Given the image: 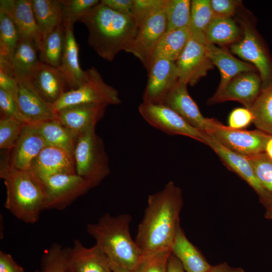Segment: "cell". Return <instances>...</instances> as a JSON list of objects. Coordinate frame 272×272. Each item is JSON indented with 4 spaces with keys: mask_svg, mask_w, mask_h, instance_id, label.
<instances>
[{
    "mask_svg": "<svg viewBox=\"0 0 272 272\" xmlns=\"http://www.w3.org/2000/svg\"><path fill=\"white\" fill-rule=\"evenodd\" d=\"M73 155L76 173L92 188L98 185L110 172L103 141L96 133L95 128L77 137Z\"/></svg>",
    "mask_w": 272,
    "mask_h": 272,
    "instance_id": "cell-5",
    "label": "cell"
},
{
    "mask_svg": "<svg viewBox=\"0 0 272 272\" xmlns=\"http://www.w3.org/2000/svg\"><path fill=\"white\" fill-rule=\"evenodd\" d=\"M167 0H134V17L138 25L164 9Z\"/></svg>",
    "mask_w": 272,
    "mask_h": 272,
    "instance_id": "cell-42",
    "label": "cell"
},
{
    "mask_svg": "<svg viewBox=\"0 0 272 272\" xmlns=\"http://www.w3.org/2000/svg\"><path fill=\"white\" fill-rule=\"evenodd\" d=\"M2 157L0 177L6 188V209L24 222L35 223L43 211L46 198L42 180L31 169L11 167L8 155Z\"/></svg>",
    "mask_w": 272,
    "mask_h": 272,
    "instance_id": "cell-3",
    "label": "cell"
},
{
    "mask_svg": "<svg viewBox=\"0 0 272 272\" xmlns=\"http://www.w3.org/2000/svg\"><path fill=\"white\" fill-rule=\"evenodd\" d=\"M0 89L11 95L17 103L18 82L11 70L2 66H0Z\"/></svg>",
    "mask_w": 272,
    "mask_h": 272,
    "instance_id": "cell-46",
    "label": "cell"
},
{
    "mask_svg": "<svg viewBox=\"0 0 272 272\" xmlns=\"http://www.w3.org/2000/svg\"><path fill=\"white\" fill-rule=\"evenodd\" d=\"M191 1L167 0L164 9L167 30L189 27L190 25Z\"/></svg>",
    "mask_w": 272,
    "mask_h": 272,
    "instance_id": "cell-35",
    "label": "cell"
},
{
    "mask_svg": "<svg viewBox=\"0 0 272 272\" xmlns=\"http://www.w3.org/2000/svg\"><path fill=\"white\" fill-rule=\"evenodd\" d=\"M27 82L44 100L52 104L66 91L65 83L58 69L41 61Z\"/></svg>",
    "mask_w": 272,
    "mask_h": 272,
    "instance_id": "cell-24",
    "label": "cell"
},
{
    "mask_svg": "<svg viewBox=\"0 0 272 272\" xmlns=\"http://www.w3.org/2000/svg\"><path fill=\"white\" fill-rule=\"evenodd\" d=\"M37 272H74L69 263L67 249L54 243L44 252L41 266Z\"/></svg>",
    "mask_w": 272,
    "mask_h": 272,
    "instance_id": "cell-36",
    "label": "cell"
},
{
    "mask_svg": "<svg viewBox=\"0 0 272 272\" xmlns=\"http://www.w3.org/2000/svg\"><path fill=\"white\" fill-rule=\"evenodd\" d=\"M205 133L226 149L249 156L265 152L271 137L258 129H236L223 124L214 118H208Z\"/></svg>",
    "mask_w": 272,
    "mask_h": 272,
    "instance_id": "cell-8",
    "label": "cell"
},
{
    "mask_svg": "<svg viewBox=\"0 0 272 272\" xmlns=\"http://www.w3.org/2000/svg\"><path fill=\"white\" fill-rule=\"evenodd\" d=\"M18 82L17 104L28 123L57 119L52 104L44 100L29 82Z\"/></svg>",
    "mask_w": 272,
    "mask_h": 272,
    "instance_id": "cell-20",
    "label": "cell"
},
{
    "mask_svg": "<svg viewBox=\"0 0 272 272\" xmlns=\"http://www.w3.org/2000/svg\"><path fill=\"white\" fill-rule=\"evenodd\" d=\"M265 153L272 160V136L268 139L266 144Z\"/></svg>",
    "mask_w": 272,
    "mask_h": 272,
    "instance_id": "cell-52",
    "label": "cell"
},
{
    "mask_svg": "<svg viewBox=\"0 0 272 272\" xmlns=\"http://www.w3.org/2000/svg\"><path fill=\"white\" fill-rule=\"evenodd\" d=\"M0 12L14 22L21 38L34 44L39 52L41 51L44 38L33 14L31 0H1Z\"/></svg>",
    "mask_w": 272,
    "mask_h": 272,
    "instance_id": "cell-16",
    "label": "cell"
},
{
    "mask_svg": "<svg viewBox=\"0 0 272 272\" xmlns=\"http://www.w3.org/2000/svg\"><path fill=\"white\" fill-rule=\"evenodd\" d=\"M242 36L230 45L233 53L250 62L257 70L262 87L272 82V57L261 36L253 25L245 17L239 19Z\"/></svg>",
    "mask_w": 272,
    "mask_h": 272,
    "instance_id": "cell-7",
    "label": "cell"
},
{
    "mask_svg": "<svg viewBox=\"0 0 272 272\" xmlns=\"http://www.w3.org/2000/svg\"><path fill=\"white\" fill-rule=\"evenodd\" d=\"M253 115L250 109L245 107L233 110L228 117V126L236 129H243L253 122Z\"/></svg>",
    "mask_w": 272,
    "mask_h": 272,
    "instance_id": "cell-44",
    "label": "cell"
},
{
    "mask_svg": "<svg viewBox=\"0 0 272 272\" xmlns=\"http://www.w3.org/2000/svg\"><path fill=\"white\" fill-rule=\"evenodd\" d=\"M205 35L208 44L232 45L240 39L242 30L231 18L215 17Z\"/></svg>",
    "mask_w": 272,
    "mask_h": 272,
    "instance_id": "cell-30",
    "label": "cell"
},
{
    "mask_svg": "<svg viewBox=\"0 0 272 272\" xmlns=\"http://www.w3.org/2000/svg\"><path fill=\"white\" fill-rule=\"evenodd\" d=\"M167 272H186L180 261L171 252L168 260Z\"/></svg>",
    "mask_w": 272,
    "mask_h": 272,
    "instance_id": "cell-50",
    "label": "cell"
},
{
    "mask_svg": "<svg viewBox=\"0 0 272 272\" xmlns=\"http://www.w3.org/2000/svg\"><path fill=\"white\" fill-rule=\"evenodd\" d=\"M121 102L116 89L107 84L97 70L92 66L85 71V81L78 88L64 92L52 104L55 112L73 105L93 104L108 106Z\"/></svg>",
    "mask_w": 272,
    "mask_h": 272,
    "instance_id": "cell-6",
    "label": "cell"
},
{
    "mask_svg": "<svg viewBox=\"0 0 272 272\" xmlns=\"http://www.w3.org/2000/svg\"><path fill=\"white\" fill-rule=\"evenodd\" d=\"M66 249L74 272H112L108 258L96 244L86 247L75 240L73 246Z\"/></svg>",
    "mask_w": 272,
    "mask_h": 272,
    "instance_id": "cell-23",
    "label": "cell"
},
{
    "mask_svg": "<svg viewBox=\"0 0 272 272\" xmlns=\"http://www.w3.org/2000/svg\"><path fill=\"white\" fill-rule=\"evenodd\" d=\"M211 7L215 17H229L233 16L241 5V1L237 0H210Z\"/></svg>",
    "mask_w": 272,
    "mask_h": 272,
    "instance_id": "cell-45",
    "label": "cell"
},
{
    "mask_svg": "<svg viewBox=\"0 0 272 272\" xmlns=\"http://www.w3.org/2000/svg\"><path fill=\"white\" fill-rule=\"evenodd\" d=\"M170 251L142 256L134 272H167V263Z\"/></svg>",
    "mask_w": 272,
    "mask_h": 272,
    "instance_id": "cell-41",
    "label": "cell"
},
{
    "mask_svg": "<svg viewBox=\"0 0 272 272\" xmlns=\"http://www.w3.org/2000/svg\"><path fill=\"white\" fill-rule=\"evenodd\" d=\"M131 221L127 214L112 216L106 213L97 222L88 224L86 230L110 262L133 270L142 254L130 235Z\"/></svg>",
    "mask_w": 272,
    "mask_h": 272,
    "instance_id": "cell-4",
    "label": "cell"
},
{
    "mask_svg": "<svg viewBox=\"0 0 272 272\" xmlns=\"http://www.w3.org/2000/svg\"><path fill=\"white\" fill-rule=\"evenodd\" d=\"M249 109L257 129L272 136V82L262 87Z\"/></svg>",
    "mask_w": 272,
    "mask_h": 272,
    "instance_id": "cell-32",
    "label": "cell"
},
{
    "mask_svg": "<svg viewBox=\"0 0 272 272\" xmlns=\"http://www.w3.org/2000/svg\"><path fill=\"white\" fill-rule=\"evenodd\" d=\"M64 29V47L58 67L68 90L80 87L85 81V71L80 66L79 45L74 34V25L62 24ZM67 90V91H68Z\"/></svg>",
    "mask_w": 272,
    "mask_h": 272,
    "instance_id": "cell-22",
    "label": "cell"
},
{
    "mask_svg": "<svg viewBox=\"0 0 272 272\" xmlns=\"http://www.w3.org/2000/svg\"><path fill=\"white\" fill-rule=\"evenodd\" d=\"M166 30L164 11L148 18L138 25L134 38L126 52L137 57L148 71L156 46Z\"/></svg>",
    "mask_w": 272,
    "mask_h": 272,
    "instance_id": "cell-12",
    "label": "cell"
},
{
    "mask_svg": "<svg viewBox=\"0 0 272 272\" xmlns=\"http://www.w3.org/2000/svg\"><path fill=\"white\" fill-rule=\"evenodd\" d=\"M262 88V81L257 72L241 73L221 90H217L208 99L209 105L235 101L250 109Z\"/></svg>",
    "mask_w": 272,
    "mask_h": 272,
    "instance_id": "cell-14",
    "label": "cell"
},
{
    "mask_svg": "<svg viewBox=\"0 0 272 272\" xmlns=\"http://www.w3.org/2000/svg\"><path fill=\"white\" fill-rule=\"evenodd\" d=\"M32 43L20 37L11 60V71L18 82H27L41 61Z\"/></svg>",
    "mask_w": 272,
    "mask_h": 272,
    "instance_id": "cell-27",
    "label": "cell"
},
{
    "mask_svg": "<svg viewBox=\"0 0 272 272\" xmlns=\"http://www.w3.org/2000/svg\"><path fill=\"white\" fill-rule=\"evenodd\" d=\"M190 29V38L175 63L179 81L193 86L213 68L214 65L208 55V43L205 33Z\"/></svg>",
    "mask_w": 272,
    "mask_h": 272,
    "instance_id": "cell-9",
    "label": "cell"
},
{
    "mask_svg": "<svg viewBox=\"0 0 272 272\" xmlns=\"http://www.w3.org/2000/svg\"><path fill=\"white\" fill-rule=\"evenodd\" d=\"M0 272H25L12 255L3 251L0 252Z\"/></svg>",
    "mask_w": 272,
    "mask_h": 272,
    "instance_id": "cell-48",
    "label": "cell"
},
{
    "mask_svg": "<svg viewBox=\"0 0 272 272\" xmlns=\"http://www.w3.org/2000/svg\"><path fill=\"white\" fill-rule=\"evenodd\" d=\"M264 217L266 219L272 221V206L265 209Z\"/></svg>",
    "mask_w": 272,
    "mask_h": 272,
    "instance_id": "cell-53",
    "label": "cell"
},
{
    "mask_svg": "<svg viewBox=\"0 0 272 272\" xmlns=\"http://www.w3.org/2000/svg\"><path fill=\"white\" fill-rule=\"evenodd\" d=\"M34 124L47 146L58 147L73 154L77 138L58 119Z\"/></svg>",
    "mask_w": 272,
    "mask_h": 272,
    "instance_id": "cell-31",
    "label": "cell"
},
{
    "mask_svg": "<svg viewBox=\"0 0 272 272\" xmlns=\"http://www.w3.org/2000/svg\"><path fill=\"white\" fill-rule=\"evenodd\" d=\"M27 123L11 117L0 119V149L11 151Z\"/></svg>",
    "mask_w": 272,
    "mask_h": 272,
    "instance_id": "cell-39",
    "label": "cell"
},
{
    "mask_svg": "<svg viewBox=\"0 0 272 272\" xmlns=\"http://www.w3.org/2000/svg\"><path fill=\"white\" fill-rule=\"evenodd\" d=\"M88 32V43L102 58L112 61L125 51L136 34L138 23L132 16L119 13L100 2L78 21Z\"/></svg>",
    "mask_w": 272,
    "mask_h": 272,
    "instance_id": "cell-2",
    "label": "cell"
},
{
    "mask_svg": "<svg viewBox=\"0 0 272 272\" xmlns=\"http://www.w3.org/2000/svg\"><path fill=\"white\" fill-rule=\"evenodd\" d=\"M62 5V24H71L100 3L99 0H60Z\"/></svg>",
    "mask_w": 272,
    "mask_h": 272,
    "instance_id": "cell-38",
    "label": "cell"
},
{
    "mask_svg": "<svg viewBox=\"0 0 272 272\" xmlns=\"http://www.w3.org/2000/svg\"><path fill=\"white\" fill-rule=\"evenodd\" d=\"M110 263L112 272H134L133 270L120 266L110 261Z\"/></svg>",
    "mask_w": 272,
    "mask_h": 272,
    "instance_id": "cell-51",
    "label": "cell"
},
{
    "mask_svg": "<svg viewBox=\"0 0 272 272\" xmlns=\"http://www.w3.org/2000/svg\"><path fill=\"white\" fill-rule=\"evenodd\" d=\"M187 85L178 81L167 95L163 104L176 112L190 125L206 133L208 118L202 115L190 97Z\"/></svg>",
    "mask_w": 272,
    "mask_h": 272,
    "instance_id": "cell-21",
    "label": "cell"
},
{
    "mask_svg": "<svg viewBox=\"0 0 272 272\" xmlns=\"http://www.w3.org/2000/svg\"><path fill=\"white\" fill-rule=\"evenodd\" d=\"M41 179L46 192L43 211L63 210L92 188L77 173L56 174Z\"/></svg>",
    "mask_w": 272,
    "mask_h": 272,
    "instance_id": "cell-11",
    "label": "cell"
},
{
    "mask_svg": "<svg viewBox=\"0 0 272 272\" xmlns=\"http://www.w3.org/2000/svg\"><path fill=\"white\" fill-rule=\"evenodd\" d=\"M245 157L263 186L272 194V160L265 152Z\"/></svg>",
    "mask_w": 272,
    "mask_h": 272,
    "instance_id": "cell-40",
    "label": "cell"
},
{
    "mask_svg": "<svg viewBox=\"0 0 272 272\" xmlns=\"http://www.w3.org/2000/svg\"><path fill=\"white\" fill-rule=\"evenodd\" d=\"M46 146L36 124H26L10 151L11 167L18 170L30 169L34 159Z\"/></svg>",
    "mask_w": 272,
    "mask_h": 272,
    "instance_id": "cell-17",
    "label": "cell"
},
{
    "mask_svg": "<svg viewBox=\"0 0 272 272\" xmlns=\"http://www.w3.org/2000/svg\"><path fill=\"white\" fill-rule=\"evenodd\" d=\"M207 145L218 155L230 170L238 175L254 190L265 209L272 206V194L260 183L245 156L226 149L209 135Z\"/></svg>",
    "mask_w": 272,
    "mask_h": 272,
    "instance_id": "cell-13",
    "label": "cell"
},
{
    "mask_svg": "<svg viewBox=\"0 0 272 272\" xmlns=\"http://www.w3.org/2000/svg\"><path fill=\"white\" fill-rule=\"evenodd\" d=\"M170 252L180 261L186 272H206L212 266L187 238L180 223L177 226Z\"/></svg>",
    "mask_w": 272,
    "mask_h": 272,
    "instance_id": "cell-25",
    "label": "cell"
},
{
    "mask_svg": "<svg viewBox=\"0 0 272 272\" xmlns=\"http://www.w3.org/2000/svg\"><path fill=\"white\" fill-rule=\"evenodd\" d=\"M207 53L214 65L219 69L221 81L217 90L223 89L228 83L238 75L249 72H257L251 64L241 60L225 49L208 43Z\"/></svg>",
    "mask_w": 272,
    "mask_h": 272,
    "instance_id": "cell-26",
    "label": "cell"
},
{
    "mask_svg": "<svg viewBox=\"0 0 272 272\" xmlns=\"http://www.w3.org/2000/svg\"><path fill=\"white\" fill-rule=\"evenodd\" d=\"M106 105L84 104L70 106L57 112V119L76 138L95 128L103 117Z\"/></svg>",
    "mask_w": 272,
    "mask_h": 272,
    "instance_id": "cell-18",
    "label": "cell"
},
{
    "mask_svg": "<svg viewBox=\"0 0 272 272\" xmlns=\"http://www.w3.org/2000/svg\"><path fill=\"white\" fill-rule=\"evenodd\" d=\"M138 109L143 118L155 128L169 134L189 137L207 145L208 135L190 125L166 105L142 102Z\"/></svg>",
    "mask_w": 272,
    "mask_h": 272,
    "instance_id": "cell-10",
    "label": "cell"
},
{
    "mask_svg": "<svg viewBox=\"0 0 272 272\" xmlns=\"http://www.w3.org/2000/svg\"><path fill=\"white\" fill-rule=\"evenodd\" d=\"M210 0L191 1V29L205 33L209 24L215 17Z\"/></svg>",
    "mask_w": 272,
    "mask_h": 272,
    "instance_id": "cell-37",
    "label": "cell"
},
{
    "mask_svg": "<svg viewBox=\"0 0 272 272\" xmlns=\"http://www.w3.org/2000/svg\"><path fill=\"white\" fill-rule=\"evenodd\" d=\"M1 118L11 117L25 123L28 121L20 112L14 98L4 90L0 89Z\"/></svg>",
    "mask_w": 272,
    "mask_h": 272,
    "instance_id": "cell-43",
    "label": "cell"
},
{
    "mask_svg": "<svg viewBox=\"0 0 272 272\" xmlns=\"http://www.w3.org/2000/svg\"><path fill=\"white\" fill-rule=\"evenodd\" d=\"M20 38L14 22L0 12V64L11 68V60Z\"/></svg>",
    "mask_w": 272,
    "mask_h": 272,
    "instance_id": "cell-33",
    "label": "cell"
},
{
    "mask_svg": "<svg viewBox=\"0 0 272 272\" xmlns=\"http://www.w3.org/2000/svg\"><path fill=\"white\" fill-rule=\"evenodd\" d=\"M64 41V29L62 24L58 26L45 38L40 60L43 62L58 68L62 54Z\"/></svg>",
    "mask_w": 272,
    "mask_h": 272,
    "instance_id": "cell-34",
    "label": "cell"
},
{
    "mask_svg": "<svg viewBox=\"0 0 272 272\" xmlns=\"http://www.w3.org/2000/svg\"><path fill=\"white\" fill-rule=\"evenodd\" d=\"M148 80L143 95V102L163 104L167 95L179 81L175 61L157 58L148 71Z\"/></svg>",
    "mask_w": 272,
    "mask_h": 272,
    "instance_id": "cell-15",
    "label": "cell"
},
{
    "mask_svg": "<svg viewBox=\"0 0 272 272\" xmlns=\"http://www.w3.org/2000/svg\"><path fill=\"white\" fill-rule=\"evenodd\" d=\"M182 205L181 190L172 181L149 196L134 240L142 256L170 251Z\"/></svg>",
    "mask_w": 272,
    "mask_h": 272,
    "instance_id": "cell-1",
    "label": "cell"
},
{
    "mask_svg": "<svg viewBox=\"0 0 272 272\" xmlns=\"http://www.w3.org/2000/svg\"><path fill=\"white\" fill-rule=\"evenodd\" d=\"M206 272H245L243 268L240 267H232L226 262L220 263L212 265Z\"/></svg>",
    "mask_w": 272,
    "mask_h": 272,
    "instance_id": "cell-49",
    "label": "cell"
},
{
    "mask_svg": "<svg viewBox=\"0 0 272 272\" xmlns=\"http://www.w3.org/2000/svg\"><path fill=\"white\" fill-rule=\"evenodd\" d=\"M100 3L119 13L134 17V0H101Z\"/></svg>",
    "mask_w": 272,
    "mask_h": 272,
    "instance_id": "cell-47",
    "label": "cell"
},
{
    "mask_svg": "<svg viewBox=\"0 0 272 272\" xmlns=\"http://www.w3.org/2000/svg\"><path fill=\"white\" fill-rule=\"evenodd\" d=\"M33 14L43 36L46 37L62 24V5L60 0H31Z\"/></svg>",
    "mask_w": 272,
    "mask_h": 272,
    "instance_id": "cell-29",
    "label": "cell"
},
{
    "mask_svg": "<svg viewBox=\"0 0 272 272\" xmlns=\"http://www.w3.org/2000/svg\"><path fill=\"white\" fill-rule=\"evenodd\" d=\"M30 169L39 178L60 174H76L74 155L56 147L46 146L34 159Z\"/></svg>",
    "mask_w": 272,
    "mask_h": 272,
    "instance_id": "cell-19",
    "label": "cell"
},
{
    "mask_svg": "<svg viewBox=\"0 0 272 272\" xmlns=\"http://www.w3.org/2000/svg\"><path fill=\"white\" fill-rule=\"evenodd\" d=\"M191 36L189 27L166 31L156 46L152 62L157 58L175 62L183 51Z\"/></svg>",
    "mask_w": 272,
    "mask_h": 272,
    "instance_id": "cell-28",
    "label": "cell"
}]
</instances>
